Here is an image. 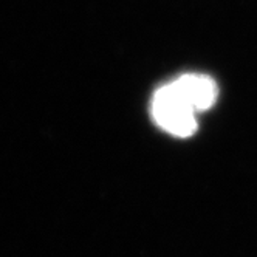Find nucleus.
<instances>
[{
    "label": "nucleus",
    "instance_id": "1",
    "mask_svg": "<svg viewBox=\"0 0 257 257\" xmlns=\"http://www.w3.org/2000/svg\"><path fill=\"white\" fill-rule=\"evenodd\" d=\"M152 116L160 127L177 137H189L197 128L195 110L174 82L161 85L154 93Z\"/></svg>",
    "mask_w": 257,
    "mask_h": 257
},
{
    "label": "nucleus",
    "instance_id": "2",
    "mask_svg": "<svg viewBox=\"0 0 257 257\" xmlns=\"http://www.w3.org/2000/svg\"><path fill=\"white\" fill-rule=\"evenodd\" d=\"M175 87L180 90V93L186 98L189 105L198 112V110H208L214 105L218 88L212 78L206 75H183L172 81Z\"/></svg>",
    "mask_w": 257,
    "mask_h": 257
}]
</instances>
